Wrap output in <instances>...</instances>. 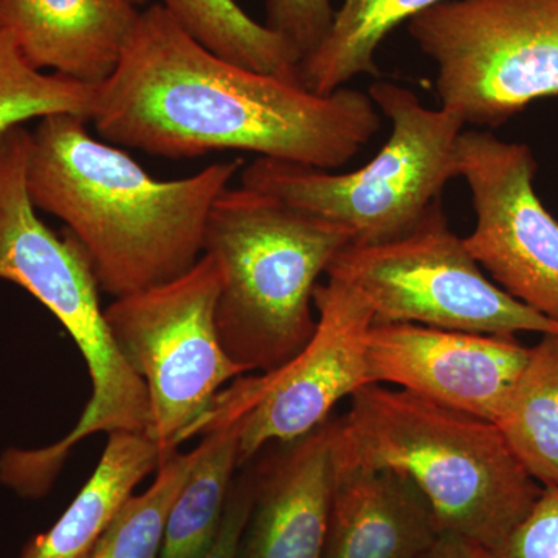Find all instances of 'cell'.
Returning <instances> with one entry per match:
<instances>
[{"label": "cell", "mask_w": 558, "mask_h": 558, "mask_svg": "<svg viewBox=\"0 0 558 558\" xmlns=\"http://www.w3.org/2000/svg\"><path fill=\"white\" fill-rule=\"evenodd\" d=\"M89 120L105 142L165 159L247 150L328 171L354 159L381 123L368 94L317 95L223 60L160 3L140 11L119 64L95 86Z\"/></svg>", "instance_id": "cell-1"}, {"label": "cell", "mask_w": 558, "mask_h": 558, "mask_svg": "<svg viewBox=\"0 0 558 558\" xmlns=\"http://www.w3.org/2000/svg\"><path fill=\"white\" fill-rule=\"evenodd\" d=\"M87 121L70 113L39 120L27 160L33 205L65 223L113 299L182 277L204 255L209 211L245 161L157 180L130 154L95 138Z\"/></svg>", "instance_id": "cell-2"}, {"label": "cell", "mask_w": 558, "mask_h": 558, "mask_svg": "<svg viewBox=\"0 0 558 558\" xmlns=\"http://www.w3.org/2000/svg\"><path fill=\"white\" fill-rule=\"evenodd\" d=\"M336 472L389 469L416 484L442 534L488 550L534 508L543 487L497 425L405 389L371 384L332 417Z\"/></svg>", "instance_id": "cell-3"}, {"label": "cell", "mask_w": 558, "mask_h": 558, "mask_svg": "<svg viewBox=\"0 0 558 558\" xmlns=\"http://www.w3.org/2000/svg\"><path fill=\"white\" fill-rule=\"evenodd\" d=\"M32 132L0 134V279L27 290L75 341L92 380V396L65 438L38 450L9 449L0 475L21 497L39 498L80 440L98 432L146 435L149 398L110 336L100 306V284L86 250L70 231L58 236L36 215L27 189Z\"/></svg>", "instance_id": "cell-4"}, {"label": "cell", "mask_w": 558, "mask_h": 558, "mask_svg": "<svg viewBox=\"0 0 558 558\" xmlns=\"http://www.w3.org/2000/svg\"><path fill=\"white\" fill-rule=\"evenodd\" d=\"M351 242L339 223L269 194L223 191L209 211L204 253L219 267L216 326L230 359L263 374L295 357L317 328L319 275Z\"/></svg>", "instance_id": "cell-5"}, {"label": "cell", "mask_w": 558, "mask_h": 558, "mask_svg": "<svg viewBox=\"0 0 558 558\" xmlns=\"http://www.w3.org/2000/svg\"><path fill=\"white\" fill-rule=\"evenodd\" d=\"M391 135L369 163L348 174L258 157L241 171V186L260 191L315 218L339 223L352 244L398 240L421 222L442 191L459 178L458 143L464 120L429 109L400 84L369 87Z\"/></svg>", "instance_id": "cell-6"}, {"label": "cell", "mask_w": 558, "mask_h": 558, "mask_svg": "<svg viewBox=\"0 0 558 558\" xmlns=\"http://www.w3.org/2000/svg\"><path fill=\"white\" fill-rule=\"evenodd\" d=\"M438 68L440 108L499 128L558 95V0H446L409 21Z\"/></svg>", "instance_id": "cell-7"}, {"label": "cell", "mask_w": 558, "mask_h": 558, "mask_svg": "<svg viewBox=\"0 0 558 558\" xmlns=\"http://www.w3.org/2000/svg\"><path fill=\"white\" fill-rule=\"evenodd\" d=\"M219 289L218 264L204 253L182 277L116 299L105 310L120 354L148 389L146 436L159 449L160 464L189 440L223 385L248 374L220 343Z\"/></svg>", "instance_id": "cell-8"}, {"label": "cell", "mask_w": 558, "mask_h": 558, "mask_svg": "<svg viewBox=\"0 0 558 558\" xmlns=\"http://www.w3.org/2000/svg\"><path fill=\"white\" fill-rule=\"evenodd\" d=\"M326 277L359 292L376 323L515 336L558 333V323L488 281L450 229L442 201L410 233L380 244H348L330 260Z\"/></svg>", "instance_id": "cell-9"}, {"label": "cell", "mask_w": 558, "mask_h": 558, "mask_svg": "<svg viewBox=\"0 0 558 558\" xmlns=\"http://www.w3.org/2000/svg\"><path fill=\"white\" fill-rule=\"evenodd\" d=\"M317 328L286 365L241 376L222 389L199 422L241 417L240 464L271 444H288L329 421L340 400L371 380L368 333L373 311L344 282L328 278L314 290Z\"/></svg>", "instance_id": "cell-10"}, {"label": "cell", "mask_w": 558, "mask_h": 558, "mask_svg": "<svg viewBox=\"0 0 558 558\" xmlns=\"http://www.w3.org/2000/svg\"><path fill=\"white\" fill-rule=\"evenodd\" d=\"M458 170L476 215L465 247L499 288L558 323V220L535 193L534 153L488 131H462Z\"/></svg>", "instance_id": "cell-11"}, {"label": "cell", "mask_w": 558, "mask_h": 558, "mask_svg": "<svg viewBox=\"0 0 558 558\" xmlns=\"http://www.w3.org/2000/svg\"><path fill=\"white\" fill-rule=\"evenodd\" d=\"M531 348L515 336L376 323L368 333L373 384L396 385L449 409L495 422Z\"/></svg>", "instance_id": "cell-12"}, {"label": "cell", "mask_w": 558, "mask_h": 558, "mask_svg": "<svg viewBox=\"0 0 558 558\" xmlns=\"http://www.w3.org/2000/svg\"><path fill=\"white\" fill-rule=\"evenodd\" d=\"M275 447L255 472L252 513L238 558H323L336 483L332 417Z\"/></svg>", "instance_id": "cell-13"}, {"label": "cell", "mask_w": 558, "mask_h": 558, "mask_svg": "<svg viewBox=\"0 0 558 558\" xmlns=\"http://www.w3.org/2000/svg\"><path fill=\"white\" fill-rule=\"evenodd\" d=\"M140 11L130 0H0V31L33 68L95 87L119 64Z\"/></svg>", "instance_id": "cell-14"}, {"label": "cell", "mask_w": 558, "mask_h": 558, "mask_svg": "<svg viewBox=\"0 0 558 558\" xmlns=\"http://www.w3.org/2000/svg\"><path fill=\"white\" fill-rule=\"evenodd\" d=\"M440 534L427 499L402 473L336 472L323 558H418Z\"/></svg>", "instance_id": "cell-15"}, {"label": "cell", "mask_w": 558, "mask_h": 558, "mask_svg": "<svg viewBox=\"0 0 558 558\" xmlns=\"http://www.w3.org/2000/svg\"><path fill=\"white\" fill-rule=\"evenodd\" d=\"M159 465V449L148 436L110 433L90 478L60 520L27 543L21 558H86L132 490Z\"/></svg>", "instance_id": "cell-16"}, {"label": "cell", "mask_w": 558, "mask_h": 558, "mask_svg": "<svg viewBox=\"0 0 558 558\" xmlns=\"http://www.w3.org/2000/svg\"><path fill=\"white\" fill-rule=\"evenodd\" d=\"M197 457L165 529L159 558H204L226 512L240 464L241 417L205 424Z\"/></svg>", "instance_id": "cell-17"}, {"label": "cell", "mask_w": 558, "mask_h": 558, "mask_svg": "<svg viewBox=\"0 0 558 558\" xmlns=\"http://www.w3.org/2000/svg\"><path fill=\"white\" fill-rule=\"evenodd\" d=\"M446 0H343L328 35L300 64L307 90L330 95L362 75H379L376 53L389 33Z\"/></svg>", "instance_id": "cell-18"}, {"label": "cell", "mask_w": 558, "mask_h": 558, "mask_svg": "<svg viewBox=\"0 0 558 558\" xmlns=\"http://www.w3.org/2000/svg\"><path fill=\"white\" fill-rule=\"evenodd\" d=\"M494 424L529 475L558 488V333L531 348Z\"/></svg>", "instance_id": "cell-19"}, {"label": "cell", "mask_w": 558, "mask_h": 558, "mask_svg": "<svg viewBox=\"0 0 558 558\" xmlns=\"http://www.w3.org/2000/svg\"><path fill=\"white\" fill-rule=\"evenodd\" d=\"M172 20L205 49L253 72L300 83L296 50L259 24L236 0H160Z\"/></svg>", "instance_id": "cell-20"}, {"label": "cell", "mask_w": 558, "mask_h": 558, "mask_svg": "<svg viewBox=\"0 0 558 558\" xmlns=\"http://www.w3.org/2000/svg\"><path fill=\"white\" fill-rule=\"evenodd\" d=\"M196 457V449L178 450L165 459L148 490L123 502L86 558H159L172 505Z\"/></svg>", "instance_id": "cell-21"}, {"label": "cell", "mask_w": 558, "mask_h": 558, "mask_svg": "<svg viewBox=\"0 0 558 558\" xmlns=\"http://www.w3.org/2000/svg\"><path fill=\"white\" fill-rule=\"evenodd\" d=\"M95 87L61 73H44L0 31V134L25 121L70 113L90 119Z\"/></svg>", "instance_id": "cell-22"}, {"label": "cell", "mask_w": 558, "mask_h": 558, "mask_svg": "<svg viewBox=\"0 0 558 558\" xmlns=\"http://www.w3.org/2000/svg\"><path fill=\"white\" fill-rule=\"evenodd\" d=\"M484 554L487 558H558V488L543 487L519 526Z\"/></svg>", "instance_id": "cell-23"}, {"label": "cell", "mask_w": 558, "mask_h": 558, "mask_svg": "<svg viewBox=\"0 0 558 558\" xmlns=\"http://www.w3.org/2000/svg\"><path fill=\"white\" fill-rule=\"evenodd\" d=\"M266 25L300 54L317 49L332 24V0H267Z\"/></svg>", "instance_id": "cell-24"}, {"label": "cell", "mask_w": 558, "mask_h": 558, "mask_svg": "<svg viewBox=\"0 0 558 558\" xmlns=\"http://www.w3.org/2000/svg\"><path fill=\"white\" fill-rule=\"evenodd\" d=\"M233 481L218 535L204 558H238L242 534L252 513L255 472L252 462Z\"/></svg>", "instance_id": "cell-25"}, {"label": "cell", "mask_w": 558, "mask_h": 558, "mask_svg": "<svg viewBox=\"0 0 558 558\" xmlns=\"http://www.w3.org/2000/svg\"><path fill=\"white\" fill-rule=\"evenodd\" d=\"M418 558H487L484 550L468 539L451 534H440L432 548Z\"/></svg>", "instance_id": "cell-26"}, {"label": "cell", "mask_w": 558, "mask_h": 558, "mask_svg": "<svg viewBox=\"0 0 558 558\" xmlns=\"http://www.w3.org/2000/svg\"><path fill=\"white\" fill-rule=\"evenodd\" d=\"M131 3H134L137 9L142 10L145 9L146 5H148L149 0H130Z\"/></svg>", "instance_id": "cell-27"}]
</instances>
